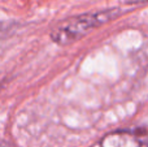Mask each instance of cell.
I'll use <instances>...</instances> for the list:
<instances>
[{"label":"cell","instance_id":"cell-1","mask_svg":"<svg viewBox=\"0 0 148 147\" xmlns=\"http://www.w3.org/2000/svg\"><path fill=\"white\" fill-rule=\"evenodd\" d=\"M120 14V10H103L96 13L77 16L70 20L62 21L51 31V38L60 46L70 44L87 35L91 30L107 23Z\"/></svg>","mask_w":148,"mask_h":147},{"label":"cell","instance_id":"cell-2","mask_svg":"<svg viewBox=\"0 0 148 147\" xmlns=\"http://www.w3.org/2000/svg\"><path fill=\"white\" fill-rule=\"evenodd\" d=\"M101 147H142L135 135L126 132H117L103 138Z\"/></svg>","mask_w":148,"mask_h":147},{"label":"cell","instance_id":"cell-3","mask_svg":"<svg viewBox=\"0 0 148 147\" xmlns=\"http://www.w3.org/2000/svg\"><path fill=\"white\" fill-rule=\"evenodd\" d=\"M129 4H135V3H148V0H127Z\"/></svg>","mask_w":148,"mask_h":147},{"label":"cell","instance_id":"cell-4","mask_svg":"<svg viewBox=\"0 0 148 147\" xmlns=\"http://www.w3.org/2000/svg\"><path fill=\"white\" fill-rule=\"evenodd\" d=\"M0 147H7V146H0Z\"/></svg>","mask_w":148,"mask_h":147}]
</instances>
